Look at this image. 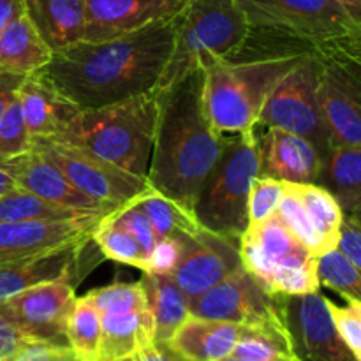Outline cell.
<instances>
[{
    "mask_svg": "<svg viewBox=\"0 0 361 361\" xmlns=\"http://www.w3.org/2000/svg\"><path fill=\"white\" fill-rule=\"evenodd\" d=\"M190 0H87L83 41H106L176 20Z\"/></svg>",
    "mask_w": 361,
    "mask_h": 361,
    "instance_id": "2e32d148",
    "label": "cell"
},
{
    "mask_svg": "<svg viewBox=\"0 0 361 361\" xmlns=\"http://www.w3.org/2000/svg\"><path fill=\"white\" fill-rule=\"evenodd\" d=\"M277 215L281 217V221L288 226V229L293 233V236H295L310 254L319 257L323 256V254L330 252V247L326 245V242H324V238L321 236V233L317 231L316 224L312 222L309 212L303 207L300 197L295 194L291 183H289L284 200L279 204Z\"/></svg>",
    "mask_w": 361,
    "mask_h": 361,
    "instance_id": "836d02e7",
    "label": "cell"
},
{
    "mask_svg": "<svg viewBox=\"0 0 361 361\" xmlns=\"http://www.w3.org/2000/svg\"><path fill=\"white\" fill-rule=\"evenodd\" d=\"M326 305L338 335L356 360L361 361V302L348 300V305L341 307L326 298Z\"/></svg>",
    "mask_w": 361,
    "mask_h": 361,
    "instance_id": "ab89813d",
    "label": "cell"
},
{
    "mask_svg": "<svg viewBox=\"0 0 361 361\" xmlns=\"http://www.w3.org/2000/svg\"><path fill=\"white\" fill-rule=\"evenodd\" d=\"M317 257L309 250L288 256L277 264L270 279L271 296H305L319 293Z\"/></svg>",
    "mask_w": 361,
    "mask_h": 361,
    "instance_id": "1f68e13d",
    "label": "cell"
},
{
    "mask_svg": "<svg viewBox=\"0 0 361 361\" xmlns=\"http://www.w3.org/2000/svg\"><path fill=\"white\" fill-rule=\"evenodd\" d=\"M92 242L99 247L102 256L120 264H129L143 271L147 267V254L133 235L113 224L99 221L92 233Z\"/></svg>",
    "mask_w": 361,
    "mask_h": 361,
    "instance_id": "e575fe53",
    "label": "cell"
},
{
    "mask_svg": "<svg viewBox=\"0 0 361 361\" xmlns=\"http://www.w3.org/2000/svg\"><path fill=\"white\" fill-rule=\"evenodd\" d=\"M293 190L303 207L309 212L317 231L324 238L330 250L337 249L341 238V226L344 221V210L341 208L334 194L319 183H291Z\"/></svg>",
    "mask_w": 361,
    "mask_h": 361,
    "instance_id": "4dcf8cb0",
    "label": "cell"
},
{
    "mask_svg": "<svg viewBox=\"0 0 361 361\" xmlns=\"http://www.w3.org/2000/svg\"><path fill=\"white\" fill-rule=\"evenodd\" d=\"M317 277L321 284L337 291L345 300L361 302V271L341 249L317 257Z\"/></svg>",
    "mask_w": 361,
    "mask_h": 361,
    "instance_id": "d590c367",
    "label": "cell"
},
{
    "mask_svg": "<svg viewBox=\"0 0 361 361\" xmlns=\"http://www.w3.org/2000/svg\"><path fill=\"white\" fill-rule=\"evenodd\" d=\"M337 249L361 271V222L349 214L344 215L341 226V238Z\"/></svg>",
    "mask_w": 361,
    "mask_h": 361,
    "instance_id": "7bdbcfd3",
    "label": "cell"
},
{
    "mask_svg": "<svg viewBox=\"0 0 361 361\" xmlns=\"http://www.w3.org/2000/svg\"><path fill=\"white\" fill-rule=\"evenodd\" d=\"M23 74L14 73H0V116L7 109V106L18 97L20 85L23 83Z\"/></svg>",
    "mask_w": 361,
    "mask_h": 361,
    "instance_id": "f6af8a7d",
    "label": "cell"
},
{
    "mask_svg": "<svg viewBox=\"0 0 361 361\" xmlns=\"http://www.w3.org/2000/svg\"><path fill=\"white\" fill-rule=\"evenodd\" d=\"M120 361H187L182 356L176 355L168 344H150L147 348L140 349L133 356Z\"/></svg>",
    "mask_w": 361,
    "mask_h": 361,
    "instance_id": "ee69618b",
    "label": "cell"
},
{
    "mask_svg": "<svg viewBox=\"0 0 361 361\" xmlns=\"http://www.w3.org/2000/svg\"><path fill=\"white\" fill-rule=\"evenodd\" d=\"M87 217H95V214L51 203L20 187H13L0 196V222L76 221Z\"/></svg>",
    "mask_w": 361,
    "mask_h": 361,
    "instance_id": "f1b7e54d",
    "label": "cell"
},
{
    "mask_svg": "<svg viewBox=\"0 0 361 361\" xmlns=\"http://www.w3.org/2000/svg\"><path fill=\"white\" fill-rule=\"evenodd\" d=\"M240 334V324L189 316L168 345L187 361H221L233 355Z\"/></svg>",
    "mask_w": 361,
    "mask_h": 361,
    "instance_id": "44dd1931",
    "label": "cell"
},
{
    "mask_svg": "<svg viewBox=\"0 0 361 361\" xmlns=\"http://www.w3.org/2000/svg\"><path fill=\"white\" fill-rule=\"evenodd\" d=\"M32 150L55 164L81 192L111 210L126 207L150 189V183L143 176L123 171L102 159L55 140L37 137L32 143Z\"/></svg>",
    "mask_w": 361,
    "mask_h": 361,
    "instance_id": "30bf717a",
    "label": "cell"
},
{
    "mask_svg": "<svg viewBox=\"0 0 361 361\" xmlns=\"http://www.w3.org/2000/svg\"><path fill=\"white\" fill-rule=\"evenodd\" d=\"M233 356L249 361H277L296 358L288 321L267 326H242Z\"/></svg>",
    "mask_w": 361,
    "mask_h": 361,
    "instance_id": "f546056e",
    "label": "cell"
},
{
    "mask_svg": "<svg viewBox=\"0 0 361 361\" xmlns=\"http://www.w3.org/2000/svg\"><path fill=\"white\" fill-rule=\"evenodd\" d=\"M83 249L85 245L69 247L32 259L0 264V303L42 282L71 281Z\"/></svg>",
    "mask_w": 361,
    "mask_h": 361,
    "instance_id": "603a6c76",
    "label": "cell"
},
{
    "mask_svg": "<svg viewBox=\"0 0 361 361\" xmlns=\"http://www.w3.org/2000/svg\"><path fill=\"white\" fill-rule=\"evenodd\" d=\"M284 305L300 361H358L338 335L323 295L284 296Z\"/></svg>",
    "mask_w": 361,
    "mask_h": 361,
    "instance_id": "4fadbf2b",
    "label": "cell"
},
{
    "mask_svg": "<svg viewBox=\"0 0 361 361\" xmlns=\"http://www.w3.org/2000/svg\"><path fill=\"white\" fill-rule=\"evenodd\" d=\"M35 342L41 341H35L16 323H13L6 314L0 312V361L18 355Z\"/></svg>",
    "mask_w": 361,
    "mask_h": 361,
    "instance_id": "b9f144b4",
    "label": "cell"
},
{
    "mask_svg": "<svg viewBox=\"0 0 361 361\" xmlns=\"http://www.w3.org/2000/svg\"><path fill=\"white\" fill-rule=\"evenodd\" d=\"M25 14L23 0H0V32L14 21L16 18Z\"/></svg>",
    "mask_w": 361,
    "mask_h": 361,
    "instance_id": "7dc6e473",
    "label": "cell"
},
{
    "mask_svg": "<svg viewBox=\"0 0 361 361\" xmlns=\"http://www.w3.org/2000/svg\"><path fill=\"white\" fill-rule=\"evenodd\" d=\"M6 166L16 187L28 190V192L35 194L42 200L67 208H74V210L102 215V217L115 212L81 192L55 164L46 161L37 152L30 150L20 157L9 159V161H6Z\"/></svg>",
    "mask_w": 361,
    "mask_h": 361,
    "instance_id": "e0dca14e",
    "label": "cell"
},
{
    "mask_svg": "<svg viewBox=\"0 0 361 361\" xmlns=\"http://www.w3.org/2000/svg\"><path fill=\"white\" fill-rule=\"evenodd\" d=\"M25 14L53 53L83 41L87 0H23Z\"/></svg>",
    "mask_w": 361,
    "mask_h": 361,
    "instance_id": "7402d4cb",
    "label": "cell"
},
{
    "mask_svg": "<svg viewBox=\"0 0 361 361\" xmlns=\"http://www.w3.org/2000/svg\"><path fill=\"white\" fill-rule=\"evenodd\" d=\"M159 116V92L80 109L51 140L147 178Z\"/></svg>",
    "mask_w": 361,
    "mask_h": 361,
    "instance_id": "3957f363",
    "label": "cell"
},
{
    "mask_svg": "<svg viewBox=\"0 0 361 361\" xmlns=\"http://www.w3.org/2000/svg\"><path fill=\"white\" fill-rule=\"evenodd\" d=\"M178 18L106 41H78L53 53L37 74L78 109L157 90L175 46Z\"/></svg>",
    "mask_w": 361,
    "mask_h": 361,
    "instance_id": "6da1fadb",
    "label": "cell"
},
{
    "mask_svg": "<svg viewBox=\"0 0 361 361\" xmlns=\"http://www.w3.org/2000/svg\"><path fill=\"white\" fill-rule=\"evenodd\" d=\"M250 25L236 0H190L176 21L173 53L157 90H166L210 60L238 55Z\"/></svg>",
    "mask_w": 361,
    "mask_h": 361,
    "instance_id": "5b68a950",
    "label": "cell"
},
{
    "mask_svg": "<svg viewBox=\"0 0 361 361\" xmlns=\"http://www.w3.org/2000/svg\"><path fill=\"white\" fill-rule=\"evenodd\" d=\"M190 316L228 321L240 326L286 323L284 296H271L243 267L203 295L189 300Z\"/></svg>",
    "mask_w": 361,
    "mask_h": 361,
    "instance_id": "8fae6325",
    "label": "cell"
},
{
    "mask_svg": "<svg viewBox=\"0 0 361 361\" xmlns=\"http://www.w3.org/2000/svg\"><path fill=\"white\" fill-rule=\"evenodd\" d=\"M317 183L334 194L344 214L361 204V148L334 147L323 161Z\"/></svg>",
    "mask_w": 361,
    "mask_h": 361,
    "instance_id": "4316f807",
    "label": "cell"
},
{
    "mask_svg": "<svg viewBox=\"0 0 361 361\" xmlns=\"http://www.w3.org/2000/svg\"><path fill=\"white\" fill-rule=\"evenodd\" d=\"M261 175L288 183H317L323 159L314 145L277 127H268L259 137Z\"/></svg>",
    "mask_w": 361,
    "mask_h": 361,
    "instance_id": "ac0fdd59",
    "label": "cell"
},
{
    "mask_svg": "<svg viewBox=\"0 0 361 361\" xmlns=\"http://www.w3.org/2000/svg\"><path fill=\"white\" fill-rule=\"evenodd\" d=\"M238 250L242 267L268 291L277 264L288 256L307 249L275 214L267 221L247 226L238 240Z\"/></svg>",
    "mask_w": 361,
    "mask_h": 361,
    "instance_id": "d6986e66",
    "label": "cell"
},
{
    "mask_svg": "<svg viewBox=\"0 0 361 361\" xmlns=\"http://www.w3.org/2000/svg\"><path fill=\"white\" fill-rule=\"evenodd\" d=\"M261 175L259 137L256 127L231 134L228 147L212 169L194 204V215L208 231L236 240L249 226L247 201Z\"/></svg>",
    "mask_w": 361,
    "mask_h": 361,
    "instance_id": "8992f818",
    "label": "cell"
},
{
    "mask_svg": "<svg viewBox=\"0 0 361 361\" xmlns=\"http://www.w3.org/2000/svg\"><path fill=\"white\" fill-rule=\"evenodd\" d=\"M76 298L71 281L42 282L0 303V312L35 341L67 344L66 328Z\"/></svg>",
    "mask_w": 361,
    "mask_h": 361,
    "instance_id": "7c38bea8",
    "label": "cell"
},
{
    "mask_svg": "<svg viewBox=\"0 0 361 361\" xmlns=\"http://www.w3.org/2000/svg\"><path fill=\"white\" fill-rule=\"evenodd\" d=\"M342 9L348 13V16L361 28V0H335Z\"/></svg>",
    "mask_w": 361,
    "mask_h": 361,
    "instance_id": "681fc988",
    "label": "cell"
},
{
    "mask_svg": "<svg viewBox=\"0 0 361 361\" xmlns=\"http://www.w3.org/2000/svg\"><path fill=\"white\" fill-rule=\"evenodd\" d=\"M32 143L34 140H32L30 130L25 122L23 109L16 97L0 116V159L9 161V159L20 157L32 150Z\"/></svg>",
    "mask_w": 361,
    "mask_h": 361,
    "instance_id": "74e56055",
    "label": "cell"
},
{
    "mask_svg": "<svg viewBox=\"0 0 361 361\" xmlns=\"http://www.w3.org/2000/svg\"><path fill=\"white\" fill-rule=\"evenodd\" d=\"M319 62L310 51L274 88L257 126L277 127L305 137L324 161L331 150V140L319 104Z\"/></svg>",
    "mask_w": 361,
    "mask_h": 361,
    "instance_id": "9c48e42d",
    "label": "cell"
},
{
    "mask_svg": "<svg viewBox=\"0 0 361 361\" xmlns=\"http://www.w3.org/2000/svg\"><path fill=\"white\" fill-rule=\"evenodd\" d=\"M88 300L97 307L101 316L104 314H126L147 310L148 300L143 284L140 282H115L104 288L87 293Z\"/></svg>",
    "mask_w": 361,
    "mask_h": 361,
    "instance_id": "8d00e7d4",
    "label": "cell"
},
{
    "mask_svg": "<svg viewBox=\"0 0 361 361\" xmlns=\"http://www.w3.org/2000/svg\"><path fill=\"white\" fill-rule=\"evenodd\" d=\"M13 187H16V183H14L13 176H11L9 169H7L6 161H2V159H0V196H2V194H6L7 190L13 189Z\"/></svg>",
    "mask_w": 361,
    "mask_h": 361,
    "instance_id": "f907efd6",
    "label": "cell"
},
{
    "mask_svg": "<svg viewBox=\"0 0 361 361\" xmlns=\"http://www.w3.org/2000/svg\"><path fill=\"white\" fill-rule=\"evenodd\" d=\"M53 51L42 41L27 14L11 21L0 32V73H37L51 60Z\"/></svg>",
    "mask_w": 361,
    "mask_h": 361,
    "instance_id": "cb8c5ba5",
    "label": "cell"
},
{
    "mask_svg": "<svg viewBox=\"0 0 361 361\" xmlns=\"http://www.w3.org/2000/svg\"><path fill=\"white\" fill-rule=\"evenodd\" d=\"M53 345H55L53 342H35V344L28 345L21 353H18V355L2 361H44Z\"/></svg>",
    "mask_w": 361,
    "mask_h": 361,
    "instance_id": "bcb514c9",
    "label": "cell"
},
{
    "mask_svg": "<svg viewBox=\"0 0 361 361\" xmlns=\"http://www.w3.org/2000/svg\"><path fill=\"white\" fill-rule=\"evenodd\" d=\"M136 203L150 221L157 240L185 238V236L196 235L203 228L194 212L187 210L176 201L162 196L161 192L152 189V185L147 192L137 197Z\"/></svg>",
    "mask_w": 361,
    "mask_h": 361,
    "instance_id": "83f0119b",
    "label": "cell"
},
{
    "mask_svg": "<svg viewBox=\"0 0 361 361\" xmlns=\"http://www.w3.org/2000/svg\"><path fill=\"white\" fill-rule=\"evenodd\" d=\"M319 104L334 147L361 148V34L314 46Z\"/></svg>",
    "mask_w": 361,
    "mask_h": 361,
    "instance_id": "52a82bcc",
    "label": "cell"
},
{
    "mask_svg": "<svg viewBox=\"0 0 361 361\" xmlns=\"http://www.w3.org/2000/svg\"><path fill=\"white\" fill-rule=\"evenodd\" d=\"M18 101L32 140H51L80 111L37 73L25 76L18 90Z\"/></svg>",
    "mask_w": 361,
    "mask_h": 361,
    "instance_id": "ffe728a7",
    "label": "cell"
},
{
    "mask_svg": "<svg viewBox=\"0 0 361 361\" xmlns=\"http://www.w3.org/2000/svg\"><path fill=\"white\" fill-rule=\"evenodd\" d=\"M288 187L289 183L284 180L271 178L267 175L257 176L249 192V201H247L249 224H257L277 214V208L284 200Z\"/></svg>",
    "mask_w": 361,
    "mask_h": 361,
    "instance_id": "f35d334b",
    "label": "cell"
},
{
    "mask_svg": "<svg viewBox=\"0 0 361 361\" xmlns=\"http://www.w3.org/2000/svg\"><path fill=\"white\" fill-rule=\"evenodd\" d=\"M183 240L182 238H161L157 240L152 252L147 256V267L143 274L171 275L182 257Z\"/></svg>",
    "mask_w": 361,
    "mask_h": 361,
    "instance_id": "60d3db41",
    "label": "cell"
},
{
    "mask_svg": "<svg viewBox=\"0 0 361 361\" xmlns=\"http://www.w3.org/2000/svg\"><path fill=\"white\" fill-rule=\"evenodd\" d=\"M101 334L102 316L97 307L87 296L76 298L66 328L67 345L85 361H97Z\"/></svg>",
    "mask_w": 361,
    "mask_h": 361,
    "instance_id": "d6a6232c",
    "label": "cell"
},
{
    "mask_svg": "<svg viewBox=\"0 0 361 361\" xmlns=\"http://www.w3.org/2000/svg\"><path fill=\"white\" fill-rule=\"evenodd\" d=\"M101 219L95 215L76 221L0 222V264L87 245Z\"/></svg>",
    "mask_w": 361,
    "mask_h": 361,
    "instance_id": "9a60e30c",
    "label": "cell"
},
{
    "mask_svg": "<svg viewBox=\"0 0 361 361\" xmlns=\"http://www.w3.org/2000/svg\"><path fill=\"white\" fill-rule=\"evenodd\" d=\"M309 53H271L250 60L215 59L204 63L203 101L215 133L238 134L256 127L274 88Z\"/></svg>",
    "mask_w": 361,
    "mask_h": 361,
    "instance_id": "277c9868",
    "label": "cell"
},
{
    "mask_svg": "<svg viewBox=\"0 0 361 361\" xmlns=\"http://www.w3.org/2000/svg\"><path fill=\"white\" fill-rule=\"evenodd\" d=\"M141 284L147 293L148 309L154 317V342L169 344L176 330L190 316L189 300L171 275L143 274Z\"/></svg>",
    "mask_w": 361,
    "mask_h": 361,
    "instance_id": "484cf974",
    "label": "cell"
},
{
    "mask_svg": "<svg viewBox=\"0 0 361 361\" xmlns=\"http://www.w3.org/2000/svg\"><path fill=\"white\" fill-rule=\"evenodd\" d=\"M203 67L159 92V116L147 180L157 192L194 212L231 134L215 133L203 101Z\"/></svg>",
    "mask_w": 361,
    "mask_h": 361,
    "instance_id": "7a4b0ae2",
    "label": "cell"
},
{
    "mask_svg": "<svg viewBox=\"0 0 361 361\" xmlns=\"http://www.w3.org/2000/svg\"><path fill=\"white\" fill-rule=\"evenodd\" d=\"M250 30L270 32L309 46L360 35L361 28L335 0H236Z\"/></svg>",
    "mask_w": 361,
    "mask_h": 361,
    "instance_id": "ba28073f",
    "label": "cell"
},
{
    "mask_svg": "<svg viewBox=\"0 0 361 361\" xmlns=\"http://www.w3.org/2000/svg\"><path fill=\"white\" fill-rule=\"evenodd\" d=\"M349 215H351V217H355L356 221H360V222H361V204H358V207H356L355 210L349 212Z\"/></svg>",
    "mask_w": 361,
    "mask_h": 361,
    "instance_id": "816d5d0a",
    "label": "cell"
},
{
    "mask_svg": "<svg viewBox=\"0 0 361 361\" xmlns=\"http://www.w3.org/2000/svg\"><path fill=\"white\" fill-rule=\"evenodd\" d=\"M182 257L171 274L187 300L203 295L242 267L238 242L201 228L185 236Z\"/></svg>",
    "mask_w": 361,
    "mask_h": 361,
    "instance_id": "5bb4252c",
    "label": "cell"
},
{
    "mask_svg": "<svg viewBox=\"0 0 361 361\" xmlns=\"http://www.w3.org/2000/svg\"><path fill=\"white\" fill-rule=\"evenodd\" d=\"M44 361H85L76 355L67 344H55Z\"/></svg>",
    "mask_w": 361,
    "mask_h": 361,
    "instance_id": "c3c4849f",
    "label": "cell"
},
{
    "mask_svg": "<svg viewBox=\"0 0 361 361\" xmlns=\"http://www.w3.org/2000/svg\"><path fill=\"white\" fill-rule=\"evenodd\" d=\"M154 344L150 309L126 314H104L97 361H120Z\"/></svg>",
    "mask_w": 361,
    "mask_h": 361,
    "instance_id": "d4e9b609",
    "label": "cell"
}]
</instances>
